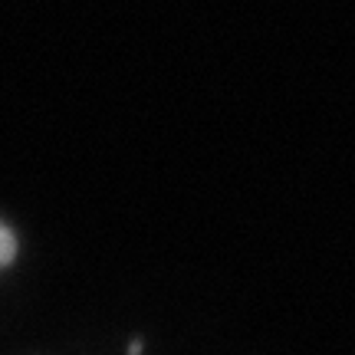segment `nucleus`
Instances as JSON below:
<instances>
[{"instance_id": "1", "label": "nucleus", "mask_w": 355, "mask_h": 355, "mask_svg": "<svg viewBox=\"0 0 355 355\" xmlns=\"http://www.w3.org/2000/svg\"><path fill=\"white\" fill-rule=\"evenodd\" d=\"M13 254H17V241H13L10 227H3V224H0V266L10 263Z\"/></svg>"}]
</instances>
